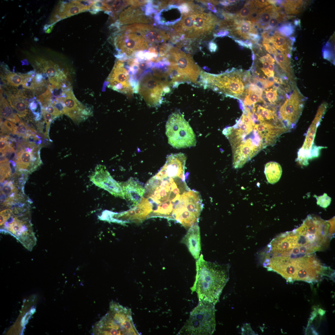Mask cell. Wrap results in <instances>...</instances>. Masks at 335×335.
<instances>
[{"instance_id": "25", "label": "cell", "mask_w": 335, "mask_h": 335, "mask_svg": "<svg viewBox=\"0 0 335 335\" xmlns=\"http://www.w3.org/2000/svg\"><path fill=\"white\" fill-rule=\"evenodd\" d=\"M270 45L280 52L285 54L290 58V53L292 48V43L289 39L280 33L275 31L271 36Z\"/></svg>"}, {"instance_id": "42", "label": "cell", "mask_w": 335, "mask_h": 335, "mask_svg": "<svg viewBox=\"0 0 335 335\" xmlns=\"http://www.w3.org/2000/svg\"><path fill=\"white\" fill-rule=\"evenodd\" d=\"M209 48L212 52L215 51L217 48L216 44L213 42H211L209 45Z\"/></svg>"}, {"instance_id": "9", "label": "cell", "mask_w": 335, "mask_h": 335, "mask_svg": "<svg viewBox=\"0 0 335 335\" xmlns=\"http://www.w3.org/2000/svg\"><path fill=\"white\" fill-rule=\"evenodd\" d=\"M172 54L176 67L175 83L189 82L198 83L201 71L191 57L177 51L173 52Z\"/></svg>"}, {"instance_id": "8", "label": "cell", "mask_w": 335, "mask_h": 335, "mask_svg": "<svg viewBox=\"0 0 335 335\" xmlns=\"http://www.w3.org/2000/svg\"><path fill=\"white\" fill-rule=\"evenodd\" d=\"M121 60L117 61L106 80L109 88L123 93H132L138 90L139 84L134 78L136 71L126 69Z\"/></svg>"}, {"instance_id": "19", "label": "cell", "mask_w": 335, "mask_h": 335, "mask_svg": "<svg viewBox=\"0 0 335 335\" xmlns=\"http://www.w3.org/2000/svg\"><path fill=\"white\" fill-rule=\"evenodd\" d=\"M122 187L124 197L131 206L134 207L141 202L145 189L139 182L131 177L122 184Z\"/></svg>"}, {"instance_id": "5", "label": "cell", "mask_w": 335, "mask_h": 335, "mask_svg": "<svg viewBox=\"0 0 335 335\" xmlns=\"http://www.w3.org/2000/svg\"><path fill=\"white\" fill-rule=\"evenodd\" d=\"M215 306L208 302L199 301L198 305L190 312L189 319L178 334H212L216 327Z\"/></svg>"}, {"instance_id": "29", "label": "cell", "mask_w": 335, "mask_h": 335, "mask_svg": "<svg viewBox=\"0 0 335 335\" xmlns=\"http://www.w3.org/2000/svg\"><path fill=\"white\" fill-rule=\"evenodd\" d=\"M278 4H280L286 14H295L298 13L303 5L302 0L277 1Z\"/></svg>"}, {"instance_id": "33", "label": "cell", "mask_w": 335, "mask_h": 335, "mask_svg": "<svg viewBox=\"0 0 335 335\" xmlns=\"http://www.w3.org/2000/svg\"><path fill=\"white\" fill-rule=\"evenodd\" d=\"M265 95L267 100L271 104H275L278 100L277 90L274 87L264 90Z\"/></svg>"}, {"instance_id": "21", "label": "cell", "mask_w": 335, "mask_h": 335, "mask_svg": "<svg viewBox=\"0 0 335 335\" xmlns=\"http://www.w3.org/2000/svg\"><path fill=\"white\" fill-rule=\"evenodd\" d=\"M231 35L237 38L250 40L249 34H258L254 25L249 20L236 18L233 25L229 28Z\"/></svg>"}, {"instance_id": "20", "label": "cell", "mask_w": 335, "mask_h": 335, "mask_svg": "<svg viewBox=\"0 0 335 335\" xmlns=\"http://www.w3.org/2000/svg\"><path fill=\"white\" fill-rule=\"evenodd\" d=\"M39 151L34 150L30 153L21 150L16 154V163L17 168L23 171H31L36 168L41 162Z\"/></svg>"}, {"instance_id": "39", "label": "cell", "mask_w": 335, "mask_h": 335, "mask_svg": "<svg viewBox=\"0 0 335 335\" xmlns=\"http://www.w3.org/2000/svg\"><path fill=\"white\" fill-rule=\"evenodd\" d=\"M252 1L257 9H261L271 4L269 0H253Z\"/></svg>"}, {"instance_id": "17", "label": "cell", "mask_w": 335, "mask_h": 335, "mask_svg": "<svg viewBox=\"0 0 335 335\" xmlns=\"http://www.w3.org/2000/svg\"><path fill=\"white\" fill-rule=\"evenodd\" d=\"M321 119L320 117L315 116L308 130L303 144L298 152L297 159L303 165L308 164V159L312 158L311 153L314 140Z\"/></svg>"}, {"instance_id": "1", "label": "cell", "mask_w": 335, "mask_h": 335, "mask_svg": "<svg viewBox=\"0 0 335 335\" xmlns=\"http://www.w3.org/2000/svg\"><path fill=\"white\" fill-rule=\"evenodd\" d=\"M184 174L161 169L148 181L143 197L152 207L148 218L158 217L175 220L184 207L191 190Z\"/></svg>"}, {"instance_id": "30", "label": "cell", "mask_w": 335, "mask_h": 335, "mask_svg": "<svg viewBox=\"0 0 335 335\" xmlns=\"http://www.w3.org/2000/svg\"><path fill=\"white\" fill-rule=\"evenodd\" d=\"M277 63L281 69L290 75H291L289 58L287 55L280 52H278L274 55Z\"/></svg>"}, {"instance_id": "26", "label": "cell", "mask_w": 335, "mask_h": 335, "mask_svg": "<svg viewBox=\"0 0 335 335\" xmlns=\"http://www.w3.org/2000/svg\"><path fill=\"white\" fill-rule=\"evenodd\" d=\"M263 90L254 84H250L244 98L245 107L251 108L255 106L256 103L263 101L265 103L262 98Z\"/></svg>"}, {"instance_id": "3", "label": "cell", "mask_w": 335, "mask_h": 335, "mask_svg": "<svg viewBox=\"0 0 335 335\" xmlns=\"http://www.w3.org/2000/svg\"><path fill=\"white\" fill-rule=\"evenodd\" d=\"M250 76L249 71L242 70L233 69L219 74L201 71L199 84L205 88L241 99L244 98L247 93V85Z\"/></svg>"}, {"instance_id": "36", "label": "cell", "mask_w": 335, "mask_h": 335, "mask_svg": "<svg viewBox=\"0 0 335 335\" xmlns=\"http://www.w3.org/2000/svg\"><path fill=\"white\" fill-rule=\"evenodd\" d=\"M41 110L42 114L46 124L47 128L49 129L51 122L56 117L52 114L47 112L43 108H42Z\"/></svg>"}, {"instance_id": "15", "label": "cell", "mask_w": 335, "mask_h": 335, "mask_svg": "<svg viewBox=\"0 0 335 335\" xmlns=\"http://www.w3.org/2000/svg\"><path fill=\"white\" fill-rule=\"evenodd\" d=\"M303 107L301 98L291 95L280 107L279 115L282 122L287 127L296 124Z\"/></svg>"}, {"instance_id": "40", "label": "cell", "mask_w": 335, "mask_h": 335, "mask_svg": "<svg viewBox=\"0 0 335 335\" xmlns=\"http://www.w3.org/2000/svg\"><path fill=\"white\" fill-rule=\"evenodd\" d=\"M262 44L266 51L270 54L274 55L278 52L274 47L269 44L262 43Z\"/></svg>"}, {"instance_id": "12", "label": "cell", "mask_w": 335, "mask_h": 335, "mask_svg": "<svg viewBox=\"0 0 335 335\" xmlns=\"http://www.w3.org/2000/svg\"><path fill=\"white\" fill-rule=\"evenodd\" d=\"M63 106V114L70 118L76 123L85 120L93 112L90 107L80 102L75 96L72 87L59 99Z\"/></svg>"}, {"instance_id": "7", "label": "cell", "mask_w": 335, "mask_h": 335, "mask_svg": "<svg viewBox=\"0 0 335 335\" xmlns=\"http://www.w3.org/2000/svg\"><path fill=\"white\" fill-rule=\"evenodd\" d=\"M12 213L13 214L11 213L9 218L0 226L1 232L11 234L26 249L31 251L36 244L37 239L29 218L24 215H19L18 211Z\"/></svg>"}, {"instance_id": "31", "label": "cell", "mask_w": 335, "mask_h": 335, "mask_svg": "<svg viewBox=\"0 0 335 335\" xmlns=\"http://www.w3.org/2000/svg\"><path fill=\"white\" fill-rule=\"evenodd\" d=\"M5 78L6 83L8 84L18 87L23 84L24 76V74H17L9 71L5 75Z\"/></svg>"}, {"instance_id": "10", "label": "cell", "mask_w": 335, "mask_h": 335, "mask_svg": "<svg viewBox=\"0 0 335 335\" xmlns=\"http://www.w3.org/2000/svg\"><path fill=\"white\" fill-rule=\"evenodd\" d=\"M34 48L38 55L36 54L33 65L36 69L40 70L42 74L47 76L51 85L55 86L63 85L68 82L66 73L63 68L57 63L49 59L42 54L39 47H37L40 54Z\"/></svg>"}, {"instance_id": "23", "label": "cell", "mask_w": 335, "mask_h": 335, "mask_svg": "<svg viewBox=\"0 0 335 335\" xmlns=\"http://www.w3.org/2000/svg\"><path fill=\"white\" fill-rule=\"evenodd\" d=\"M7 100L11 106L20 117H25L28 113V101L26 97L20 92L7 95Z\"/></svg>"}, {"instance_id": "16", "label": "cell", "mask_w": 335, "mask_h": 335, "mask_svg": "<svg viewBox=\"0 0 335 335\" xmlns=\"http://www.w3.org/2000/svg\"><path fill=\"white\" fill-rule=\"evenodd\" d=\"M254 128L262 140L265 147L274 144L280 135L289 131V128L282 123H275L267 121L255 124Z\"/></svg>"}, {"instance_id": "22", "label": "cell", "mask_w": 335, "mask_h": 335, "mask_svg": "<svg viewBox=\"0 0 335 335\" xmlns=\"http://www.w3.org/2000/svg\"><path fill=\"white\" fill-rule=\"evenodd\" d=\"M103 179V187L113 195L124 199L125 197L122 188L110 176L105 168L99 165L95 170Z\"/></svg>"}, {"instance_id": "34", "label": "cell", "mask_w": 335, "mask_h": 335, "mask_svg": "<svg viewBox=\"0 0 335 335\" xmlns=\"http://www.w3.org/2000/svg\"><path fill=\"white\" fill-rule=\"evenodd\" d=\"M317 204L323 208L328 207L331 202V198L324 193L323 196L317 197Z\"/></svg>"}, {"instance_id": "11", "label": "cell", "mask_w": 335, "mask_h": 335, "mask_svg": "<svg viewBox=\"0 0 335 335\" xmlns=\"http://www.w3.org/2000/svg\"><path fill=\"white\" fill-rule=\"evenodd\" d=\"M96 2L86 0L60 2L52 13L46 25V29L63 19L87 11H92Z\"/></svg>"}, {"instance_id": "35", "label": "cell", "mask_w": 335, "mask_h": 335, "mask_svg": "<svg viewBox=\"0 0 335 335\" xmlns=\"http://www.w3.org/2000/svg\"><path fill=\"white\" fill-rule=\"evenodd\" d=\"M15 190V188L12 184L7 182L3 185L2 193L5 195H9L13 194Z\"/></svg>"}, {"instance_id": "6", "label": "cell", "mask_w": 335, "mask_h": 335, "mask_svg": "<svg viewBox=\"0 0 335 335\" xmlns=\"http://www.w3.org/2000/svg\"><path fill=\"white\" fill-rule=\"evenodd\" d=\"M168 143L173 147L181 149L195 146V134L182 114L174 112L169 117L166 125Z\"/></svg>"}, {"instance_id": "18", "label": "cell", "mask_w": 335, "mask_h": 335, "mask_svg": "<svg viewBox=\"0 0 335 335\" xmlns=\"http://www.w3.org/2000/svg\"><path fill=\"white\" fill-rule=\"evenodd\" d=\"M185 244L193 257L197 259L199 257L201 250L200 228L198 223L188 229L186 234L181 240Z\"/></svg>"}, {"instance_id": "2", "label": "cell", "mask_w": 335, "mask_h": 335, "mask_svg": "<svg viewBox=\"0 0 335 335\" xmlns=\"http://www.w3.org/2000/svg\"><path fill=\"white\" fill-rule=\"evenodd\" d=\"M196 266L195 280L191 290L196 293L199 301L215 305L229 280L230 265L206 261L201 254Z\"/></svg>"}, {"instance_id": "38", "label": "cell", "mask_w": 335, "mask_h": 335, "mask_svg": "<svg viewBox=\"0 0 335 335\" xmlns=\"http://www.w3.org/2000/svg\"><path fill=\"white\" fill-rule=\"evenodd\" d=\"M44 108L47 112L52 114L56 118L62 114L61 113L51 104L47 105L45 108Z\"/></svg>"}, {"instance_id": "13", "label": "cell", "mask_w": 335, "mask_h": 335, "mask_svg": "<svg viewBox=\"0 0 335 335\" xmlns=\"http://www.w3.org/2000/svg\"><path fill=\"white\" fill-rule=\"evenodd\" d=\"M168 86L154 76L148 75L140 81L138 90L147 104L155 106L160 103L163 94Z\"/></svg>"}, {"instance_id": "4", "label": "cell", "mask_w": 335, "mask_h": 335, "mask_svg": "<svg viewBox=\"0 0 335 335\" xmlns=\"http://www.w3.org/2000/svg\"><path fill=\"white\" fill-rule=\"evenodd\" d=\"M95 335H139L134 324L131 309L114 301L109 311L94 325Z\"/></svg>"}, {"instance_id": "32", "label": "cell", "mask_w": 335, "mask_h": 335, "mask_svg": "<svg viewBox=\"0 0 335 335\" xmlns=\"http://www.w3.org/2000/svg\"><path fill=\"white\" fill-rule=\"evenodd\" d=\"M256 8L252 1H247L236 14V16L239 19L248 20L252 13Z\"/></svg>"}, {"instance_id": "14", "label": "cell", "mask_w": 335, "mask_h": 335, "mask_svg": "<svg viewBox=\"0 0 335 335\" xmlns=\"http://www.w3.org/2000/svg\"><path fill=\"white\" fill-rule=\"evenodd\" d=\"M263 148L260 143L252 136L240 141L232 148L233 167L235 168H241Z\"/></svg>"}, {"instance_id": "41", "label": "cell", "mask_w": 335, "mask_h": 335, "mask_svg": "<svg viewBox=\"0 0 335 335\" xmlns=\"http://www.w3.org/2000/svg\"><path fill=\"white\" fill-rule=\"evenodd\" d=\"M38 103V102L37 101L34 100L31 101L29 104V108L34 114L35 113V110L38 109V105L40 104V103Z\"/></svg>"}, {"instance_id": "28", "label": "cell", "mask_w": 335, "mask_h": 335, "mask_svg": "<svg viewBox=\"0 0 335 335\" xmlns=\"http://www.w3.org/2000/svg\"><path fill=\"white\" fill-rule=\"evenodd\" d=\"M0 117L15 123H19L20 119L14 113L11 106L2 96V91L0 89Z\"/></svg>"}, {"instance_id": "37", "label": "cell", "mask_w": 335, "mask_h": 335, "mask_svg": "<svg viewBox=\"0 0 335 335\" xmlns=\"http://www.w3.org/2000/svg\"><path fill=\"white\" fill-rule=\"evenodd\" d=\"M12 211L10 209H5L0 212V226H2L9 218Z\"/></svg>"}, {"instance_id": "24", "label": "cell", "mask_w": 335, "mask_h": 335, "mask_svg": "<svg viewBox=\"0 0 335 335\" xmlns=\"http://www.w3.org/2000/svg\"><path fill=\"white\" fill-rule=\"evenodd\" d=\"M279 9V7L273 5L259 9L258 17L254 25L259 29L267 30L270 20Z\"/></svg>"}, {"instance_id": "27", "label": "cell", "mask_w": 335, "mask_h": 335, "mask_svg": "<svg viewBox=\"0 0 335 335\" xmlns=\"http://www.w3.org/2000/svg\"><path fill=\"white\" fill-rule=\"evenodd\" d=\"M264 173L268 181L270 183L274 184L278 182L280 179L282 169L279 163L270 161L265 165Z\"/></svg>"}]
</instances>
